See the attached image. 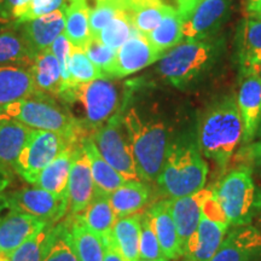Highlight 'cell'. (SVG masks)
<instances>
[{
    "instance_id": "d6986e66",
    "label": "cell",
    "mask_w": 261,
    "mask_h": 261,
    "mask_svg": "<svg viewBox=\"0 0 261 261\" xmlns=\"http://www.w3.org/2000/svg\"><path fill=\"white\" fill-rule=\"evenodd\" d=\"M152 226L166 259L177 260L182 256V247L177 225L171 213V200L163 198L148 208Z\"/></svg>"
},
{
    "instance_id": "4fadbf2b",
    "label": "cell",
    "mask_w": 261,
    "mask_h": 261,
    "mask_svg": "<svg viewBox=\"0 0 261 261\" xmlns=\"http://www.w3.org/2000/svg\"><path fill=\"white\" fill-rule=\"evenodd\" d=\"M236 102L243 123V145L252 143L261 122V77L253 70L242 71Z\"/></svg>"
},
{
    "instance_id": "ba28073f",
    "label": "cell",
    "mask_w": 261,
    "mask_h": 261,
    "mask_svg": "<svg viewBox=\"0 0 261 261\" xmlns=\"http://www.w3.org/2000/svg\"><path fill=\"white\" fill-rule=\"evenodd\" d=\"M127 98H128V93H127ZM125 106L102 127L94 130L91 138L96 144L99 154L110 166H113L127 180H135V179H139V175L137 172L125 125H123Z\"/></svg>"
},
{
    "instance_id": "8992f818",
    "label": "cell",
    "mask_w": 261,
    "mask_h": 261,
    "mask_svg": "<svg viewBox=\"0 0 261 261\" xmlns=\"http://www.w3.org/2000/svg\"><path fill=\"white\" fill-rule=\"evenodd\" d=\"M5 112L10 119L23 123L29 128L60 133L75 142L91 137L63 103L60 104L56 97L39 91L24 99L6 106Z\"/></svg>"
},
{
    "instance_id": "94428289",
    "label": "cell",
    "mask_w": 261,
    "mask_h": 261,
    "mask_svg": "<svg viewBox=\"0 0 261 261\" xmlns=\"http://www.w3.org/2000/svg\"><path fill=\"white\" fill-rule=\"evenodd\" d=\"M250 16H255V17H259V18H261V11H260V12H257V14H255V15H250Z\"/></svg>"
},
{
    "instance_id": "9c48e42d",
    "label": "cell",
    "mask_w": 261,
    "mask_h": 261,
    "mask_svg": "<svg viewBox=\"0 0 261 261\" xmlns=\"http://www.w3.org/2000/svg\"><path fill=\"white\" fill-rule=\"evenodd\" d=\"M71 143L80 142H75L60 133L32 128L27 143L16 161L14 171L28 184L34 185L42 169Z\"/></svg>"
},
{
    "instance_id": "603a6c76",
    "label": "cell",
    "mask_w": 261,
    "mask_h": 261,
    "mask_svg": "<svg viewBox=\"0 0 261 261\" xmlns=\"http://www.w3.org/2000/svg\"><path fill=\"white\" fill-rule=\"evenodd\" d=\"M236 51L242 71L261 63V18L247 16L241 21L236 34Z\"/></svg>"
},
{
    "instance_id": "5b68a950",
    "label": "cell",
    "mask_w": 261,
    "mask_h": 261,
    "mask_svg": "<svg viewBox=\"0 0 261 261\" xmlns=\"http://www.w3.org/2000/svg\"><path fill=\"white\" fill-rule=\"evenodd\" d=\"M58 99L67 107L80 126L92 136V133L110 120L121 108L119 90L110 77H100L90 83L68 87L60 94Z\"/></svg>"
},
{
    "instance_id": "44dd1931",
    "label": "cell",
    "mask_w": 261,
    "mask_h": 261,
    "mask_svg": "<svg viewBox=\"0 0 261 261\" xmlns=\"http://www.w3.org/2000/svg\"><path fill=\"white\" fill-rule=\"evenodd\" d=\"M151 200V190L148 182L135 179L126 180L109 195V201L117 219L142 213Z\"/></svg>"
},
{
    "instance_id": "6f0895ef",
    "label": "cell",
    "mask_w": 261,
    "mask_h": 261,
    "mask_svg": "<svg viewBox=\"0 0 261 261\" xmlns=\"http://www.w3.org/2000/svg\"><path fill=\"white\" fill-rule=\"evenodd\" d=\"M3 5H4V0H0V25H3Z\"/></svg>"
},
{
    "instance_id": "681fc988",
    "label": "cell",
    "mask_w": 261,
    "mask_h": 261,
    "mask_svg": "<svg viewBox=\"0 0 261 261\" xmlns=\"http://www.w3.org/2000/svg\"><path fill=\"white\" fill-rule=\"evenodd\" d=\"M261 11V0H246L244 3V12L247 16L255 15Z\"/></svg>"
},
{
    "instance_id": "2e32d148",
    "label": "cell",
    "mask_w": 261,
    "mask_h": 261,
    "mask_svg": "<svg viewBox=\"0 0 261 261\" xmlns=\"http://www.w3.org/2000/svg\"><path fill=\"white\" fill-rule=\"evenodd\" d=\"M227 231L228 226L202 215L197 228L182 248V256L188 261H210L219 249Z\"/></svg>"
},
{
    "instance_id": "9f6ffc18",
    "label": "cell",
    "mask_w": 261,
    "mask_h": 261,
    "mask_svg": "<svg viewBox=\"0 0 261 261\" xmlns=\"http://www.w3.org/2000/svg\"><path fill=\"white\" fill-rule=\"evenodd\" d=\"M250 70H253L254 73H256L261 77V63H259V64L256 65V67H254L253 69H250Z\"/></svg>"
},
{
    "instance_id": "c3c4849f",
    "label": "cell",
    "mask_w": 261,
    "mask_h": 261,
    "mask_svg": "<svg viewBox=\"0 0 261 261\" xmlns=\"http://www.w3.org/2000/svg\"><path fill=\"white\" fill-rule=\"evenodd\" d=\"M103 261H125L122 259V256L120 255V253L116 250V248L114 247L112 241L107 244L106 255H104Z\"/></svg>"
},
{
    "instance_id": "d6a6232c",
    "label": "cell",
    "mask_w": 261,
    "mask_h": 261,
    "mask_svg": "<svg viewBox=\"0 0 261 261\" xmlns=\"http://www.w3.org/2000/svg\"><path fill=\"white\" fill-rule=\"evenodd\" d=\"M71 238L80 261H103L106 243L98 234L90 230L77 217L67 218Z\"/></svg>"
},
{
    "instance_id": "4dcf8cb0",
    "label": "cell",
    "mask_w": 261,
    "mask_h": 261,
    "mask_svg": "<svg viewBox=\"0 0 261 261\" xmlns=\"http://www.w3.org/2000/svg\"><path fill=\"white\" fill-rule=\"evenodd\" d=\"M172 10V6L162 0H129L128 14L133 28L142 34L151 33L166 15Z\"/></svg>"
},
{
    "instance_id": "484cf974",
    "label": "cell",
    "mask_w": 261,
    "mask_h": 261,
    "mask_svg": "<svg viewBox=\"0 0 261 261\" xmlns=\"http://www.w3.org/2000/svg\"><path fill=\"white\" fill-rule=\"evenodd\" d=\"M31 71L37 91L52 97H60L63 91V77L60 62L52 54L51 48L37 54Z\"/></svg>"
},
{
    "instance_id": "f6af8a7d",
    "label": "cell",
    "mask_w": 261,
    "mask_h": 261,
    "mask_svg": "<svg viewBox=\"0 0 261 261\" xmlns=\"http://www.w3.org/2000/svg\"><path fill=\"white\" fill-rule=\"evenodd\" d=\"M202 215L207 219L214 221V223L230 226V223H228L226 215H225L223 207H221L220 202L218 200L217 195H215V190L202 205Z\"/></svg>"
},
{
    "instance_id": "db71d44e",
    "label": "cell",
    "mask_w": 261,
    "mask_h": 261,
    "mask_svg": "<svg viewBox=\"0 0 261 261\" xmlns=\"http://www.w3.org/2000/svg\"><path fill=\"white\" fill-rule=\"evenodd\" d=\"M10 117L8 116V114L5 112V107L0 106V121H4V120H9Z\"/></svg>"
},
{
    "instance_id": "6125c7cd",
    "label": "cell",
    "mask_w": 261,
    "mask_h": 261,
    "mask_svg": "<svg viewBox=\"0 0 261 261\" xmlns=\"http://www.w3.org/2000/svg\"><path fill=\"white\" fill-rule=\"evenodd\" d=\"M257 218H259V221H260V224H261V208H260L259 214H257Z\"/></svg>"
},
{
    "instance_id": "8fae6325",
    "label": "cell",
    "mask_w": 261,
    "mask_h": 261,
    "mask_svg": "<svg viewBox=\"0 0 261 261\" xmlns=\"http://www.w3.org/2000/svg\"><path fill=\"white\" fill-rule=\"evenodd\" d=\"M230 12L231 0H198L182 19V42L215 37Z\"/></svg>"
},
{
    "instance_id": "f5cc1de1",
    "label": "cell",
    "mask_w": 261,
    "mask_h": 261,
    "mask_svg": "<svg viewBox=\"0 0 261 261\" xmlns=\"http://www.w3.org/2000/svg\"><path fill=\"white\" fill-rule=\"evenodd\" d=\"M0 172H2V167H0ZM8 184V178L6 174H0V190H3Z\"/></svg>"
},
{
    "instance_id": "e575fe53",
    "label": "cell",
    "mask_w": 261,
    "mask_h": 261,
    "mask_svg": "<svg viewBox=\"0 0 261 261\" xmlns=\"http://www.w3.org/2000/svg\"><path fill=\"white\" fill-rule=\"evenodd\" d=\"M100 77L108 76L91 62L83 48L71 46L69 65H68V80L67 84H65L64 90L68 89V87L75 86V85L90 83V81L100 79Z\"/></svg>"
},
{
    "instance_id": "ac0fdd59",
    "label": "cell",
    "mask_w": 261,
    "mask_h": 261,
    "mask_svg": "<svg viewBox=\"0 0 261 261\" xmlns=\"http://www.w3.org/2000/svg\"><path fill=\"white\" fill-rule=\"evenodd\" d=\"M214 192V188H203L195 194L171 200V213L177 225L181 247L184 248L189 237L195 232L202 217V205Z\"/></svg>"
},
{
    "instance_id": "6da1fadb",
    "label": "cell",
    "mask_w": 261,
    "mask_h": 261,
    "mask_svg": "<svg viewBox=\"0 0 261 261\" xmlns=\"http://www.w3.org/2000/svg\"><path fill=\"white\" fill-rule=\"evenodd\" d=\"M123 125L139 179L148 184L158 181L172 140L167 123L138 107H127L126 103L123 109Z\"/></svg>"
},
{
    "instance_id": "d590c367",
    "label": "cell",
    "mask_w": 261,
    "mask_h": 261,
    "mask_svg": "<svg viewBox=\"0 0 261 261\" xmlns=\"http://www.w3.org/2000/svg\"><path fill=\"white\" fill-rule=\"evenodd\" d=\"M42 261H80L67 221L55 225L50 246Z\"/></svg>"
},
{
    "instance_id": "11a10c76",
    "label": "cell",
    "mask_w": 261,
    "mask_h": 261,
    "mask_svg": "<svg viewBox=\"0 0 261 261\" xmlns=\"http://www.w3.org/2000/svg\"><path fill=\"white\" fill-rule=\"evenodd\" d=\"M86 2H89V0H86ZM93 2H96V0H93ZM116 2H119L120 4L123 6V9H125V11L127 12V8H128V2H129V0H116Z\"/></svg>"
},
{
    "instance_id": "f35d334b",
    "label": "cell",
    "mask_w": 261,
    "mask_h": 261,
    "mask_svg": "<svg viewBox=\"0 0 261 261\" xmlns=\"http://www.w3.org/2000/svg\"><path fill=\"white\" fill-rule=\"evenodd\" d=\"M139 256L140 259L158 260L166 259L158 236L152 226L151 218L148 210L143 211L140 215V240H139Z\"/></svg>"
},
{
    "instance_id": "cb8c5ba5",
    "label": "cell",
    "mask_w": 261,
    "mask_h": 261,
    "mask_svg": "<svg viewBox=\"0 0 261 261\" xmlns=\"http://www.w3.org/2000/svg\"><path fill=\"white\" fill-rule=\"evenodd\" d=\"M35 56L37 54L18 25L11 24L0 29V67L21 65L31 68Z\"/></svg>"
},
{
    "instance_id": "836d02e7",
    "label": "cell",
    "mask_w": 261,
    "mask_h": 261,
    "mask_svg": "<svg viewBox=\"0 0 261 261\" xmlns=\"http://www.w3.org/2000/svg\"><path fill=\"white\" fill-rule=\"evenodd\" d=\"M145 37L148 38L150 44L162 54H166L171 48L181 44L182 17L179 15L178 10L172 8L171 11L163 17L161 23Z\"/></svg>"
},
{
    "instance_id": "9a60e30c",
    "label": "cell",
    "mask_w": 261,
    "mask_h": 261,
    "mask_svg": "<svg viewBox=\"0 0 261 261\" xmlns=\"http://www.w3.org/2000/svg\"><path fill=\"white\" fill-rule=\"evenodd\" d=\"M165 54L156 50L144 34L136 31L117 50V58L113 77H123L144 69L160 61Z\"/></svg>"
},
{
    "instance_id": "f1b7e54d",
    "label": "cell",
    "mask_w": 261,
    "mask_h": 261,
    "mask_svg": "<svg viewBox=\"0 0 261 261\" xmlns=\"http://www.w3.org/2000/svg\"><path fill=\"white\" fill-rule=\"evenodd\" d=\"M83 145L91 163V171L94 181V190L110 195L112 192L120 188L125 182V179L116 171L113 166H110L103 156L99 154L96 144L91 137H87L83 140Z\"/></svg>"
},
{
    "instance_id": "e0dca14e",
    "label": "cell",
    "mask_w": 261,
    "mask_h": 261,
    "mask_svg": "<svg viewBox=\"0 0 261 261\" xmlns=\"http://www.w3.org/2000/svg\"><path fill=\"white\" fill-rule=\"evenodd\" d=\"M46 226V223L32 215L10 211L0 219V252L11 257L22 243Z\"/></svg>"
},
{
    "instance_id": "7dc6e473",
    "label": "cell",
    "mask_w": 261,
    "mask_h": 261,
    "mask_svg": "<svg viewBox=\"0 0 261 261\" xmlns=\"http://www.w3.org/2000/svg\"><path fill=\"white\" fill-rule=\"evenodd\" d=\"M198 0H177L178 3V12L184 19L187 16L190 14L191 10L194 9V6L197 4Z\"/></svg>"
},
{
    "instance_id": "ab89813d",
    "label": "cell",
    "mask_w": 261,
    "mask_h": 261,
    "mask_svg": "<svg viewBox=\"0 0 261 261\" xmlns=\"http://www.w3.org/2000/svg\"><path fill=\"white\" fill-rule=\"evenodd\" d=\"M121 12L126 11L116 0H96L94 5L90 8L91 35L97 38L102 29Z\"/></svg>"
},
{
    "instance_id": "ffe728a7",
    "label": "cell",
    "mask_w": 261,
    "mask_h": 261,
    "mask_svg": "<svg viewBox=\"0 0 261 261\" xmlns=\"http://www.w3.org/2000/svg\"><path fill=\"white\" fill-rule=\"evenodd\" d=\"M65 8L18 25L35 54L50 48L64 32Z\"/></svg>"
},
{
    "instance_id": "8d00e7d4",
    "label": "cell",
    "mask_w": 261,
    "mask_h": 261,
    "mask_svg": "<svg viewBox=\"0 0 261 261\" xmlns=\"http://www.w3.org/2000/svg\"><path fill=\"white\" fill-rule=\"evenodd\" d=\"M57 225V224H56ZM55 225H47L12 253L10 261H42L50 246Z\"/></svg>"
},
{
    "instance_id": "60d3db41",
    "label": "cell",
    "mask_w": 261,
    "mask_h": 261,
    "mask_svg": "<svg viewBox=\"0 0 261 261\" xmlns=\"http://www.w3.org/2000/svg\"><path fill=\"white\" fill-rule=\"evenodd\" d=\"M85 54L90 58L91 62L99 68L108 77L113 79V73L115 69L117 51L104 45L98 38L91 37L84 47Z\"/></svg>"
},
{
    "instance_id": "bcb514c9",
    "label": "cell",
    "mask_w": 261,
    "mask_h": 261,
    "mask_svg": "<svg viewBox=\"0 0 261 261\" xmlns=\"http://www.w3.org/2000/svg\"><path fill=\"white\" fill-rule=\"evenodd\" d=\"M19 5V0H4L3 5V25H11L14 22L12 15L16 8Z\"/></svg>"
},
{
    "instance_id": "83f0119b",
    "label": "cell",
    "mask_w": 261,
    "mask_h": 261,
    "mask_svg": "<svg viewBox=\"0 0 261 261\" xmlns=\"http://www.w3.org/2000/svg\"><path fill=\"white\" fill-rule=\"evenodd\" d=\"M32 128L14 119L0 121V167L15 169Z\"/></svg>"
},
{
    "instance_id": "ee69618b",
    "label": "cell",
    "mask_w": 261,
    "mask_h": 261,
    "mask_svg": "<svg viewBox=\"0 0 261 261\" xmlns=\"http://www.w3.org/2000/svg\"><path fill=\"white\" fill-rule=\"evenodd\" d=\"M71 46H73V45L70 44V41L68 40L67 35H65L63 32L60 37L54 41V44H52L50 47L52 54L55 55V57L57 58V61L60 62L61 64L62 77H63V90L68 80V65H69Z\"/></svg>"
},
{
    "instance_id": "b9f144b4",
    "label": "cell",
    "mask_w": 261,
    "mask_h": 261,
    "mask_svg": "<svg viewBox=\"0 0 261 261\" xmlns=\"http://www.w3.org/2000/svg\"><path fill=\"white\" fill-rule=\"evenodd\" d=\"M67 2H69V0H32L19 12L12 25H19L28 21H32V19L39 18L41 16L48 15L51 12L57 11V10L63 9L68 5Z\"/></svg>"
},
{
    "instance_id": "d4e9b609",
    "label": "cell",
    "mask_w": 261,
    "mask_h": 261,
    "mask_svg": "<svg viewBox=\"0 0 261 261\" xmlns=\"http://www.w3.org/2000/svg\"><path fill=\"white\" fill-rule=\"evenodd\" d=\"M77 218L90 228L92 232L98 234L104 243L112 241V231L117 218L114 213L112 204L109 201V195L94 190L93 198Z\"/></svg>"
},
{
    "instance_id": "e7e4bbea",
    "label": "cell",
    "mask_w": 261,
    "mask_h": 261,
    "mask_svg": "<svg viewBox=\"0 0 261 261\" xmlns=\"http://www.w3.org/2000/svg\"><path fill=\"white\" fill-rule=\"evenodd\" d=\"M182 261H188V260H185V259H184V260H182Z\"/></svg>"
},
{
    "instance_id": "be15d7a7",
    "label": "cell",
    "mask_w": 261,
    "mask_h": 261,
    "mask_svg": "<svg viewBox=\"0 0 261 261\" xmlns=\"http://www.w3.org/2000/svg\"><path fill=\"white\" fill-rule=\"evenodd\" d=\"M257 135L261 137V122H260V127H259V130H257Z\"/></svg>"
},
{
    "instance_id": "52a82bcc",
    "label": "cell",
    "mask_w": 261,
    "mask_h": 261,
    "mask_svg": "<svg viewBox=\"0 0 261 261\" xmlns=\"http://www.w3.org/2000/svg\"><path fill=\"white\" fill-rule=\"evenodd\" d=\"M252 174L250 169L237 166L214 187L215 195L232 227L250 225L260 212L261 191Z\"/></svg>"
},
{
    "instance_id": "277c9868",
    "label": "cell",
    "mask_w": 261,
    "mask_h": 261,
    "mask_svg": "<svg viewBox=\"0 0 261 261\" xmlns=\"http://www.w3.org/2000/svg\"><path fill=\"white\" fill-rule=\"evenodd\" d=\"M224 39L181 42L166 52L159 62V73L177 89H185L207 76L223 57Z\"/></svg>"
},
{
    "instance_id": "7a4b0ae2",
    "label": "cell",
    "mask_w": 261,
    "mask_h": 261,
    "mask_svg": "<svg viewBox=\"0 0 261 261\" xmlns=\"http://www.w3.org/2000/svg\"><path fill=\"white\" fill-rule=\"evenodd\" d=\"M242 139L243 123L236 97H219L207 107L198 125L201 152L224 173Z\"/></svg>"
},
{
    "instance_id": "74e56055",
    "label": "cell",
    "mask_w": 261,
    "mask_h": 261,
    "mask_svg": "<svg viewBox=\"0 0 261 261\" xmlns=\"http://www.w3.org/2000/svg\"><path fill=\"white\" fill-rule=\"evenodd\" d=\"M133 32H135V28H133L128 14L121 12L102 29L97 38L104 45L117 51L128 40Z\"/></svg>"
},
{
    "instance_id": "3957f363",
    "label": "cell",
    "mask_w": 261,
    "mask_h": 261,
    "mask_svg": "<svg viewBox=\"0 0 261 261\" xmlns=\"http://www.w3.org/2000/svg\"><path fill=\"white\" fill-rule=\"evenodd\" d=\"M208 165L195 133H182L171 140L158 185L166 198H178L202 190L207 181Z\"/></svg>"
},
{
    "instance_id": "f546056e",
    "label": "cell",
    "mask_w": 261,
    "mask_h": 261,
    "mask_svg": "<svg viewBox=\"0 0 261 261\" xmlns=\"http://www.w3.org/2000/svg\"><path fill=\"white\" fill-rule=\"evenodd\" d=\"M142 213L117 219L112 231V242L125 261H138Z\"/></svg>"
},
{
    "instance_id": "1f68e13d",
    "label": "cell",
    "mask_w": 261,
    "mask_h": 261,
    "mask_svg": "<svg viewBox=\"0 0 261 261\" xmlns=\"http://www.w3.org/2000/svg\"><path fill=\"white\" fill-rule=\"evenodd\" d=\"M64 34L75 47L83 48L90 40V6L86 0H69L65 8Z\"/></svg>"
},
{
    "instance_id": "5bb4252c",
    "label": "cell",
    "mask_w": 261,
    "mask_h": 261,
    "mask_svg": "<svg viewBox=\"0 0 261 261\" xmlns=\"http://www.w3.org/2000/svg\"><path fill=\"white\" fill-rule=\"evenodd\" d=\"M261 259V230L252 224L233 227L210 261H257Z\"/></svg>"
},
{
    "instance_id": "7c38bea8",
    "label": "cell",
    "mask_w": 261,
    "mask_h": 261,
    "mask_svg": "<svg viewBox=\"0 0 261 261\" xmlns=\"http://www.w3.org/2000/svg\"><path fill=\"white\" fill-rule=\"evenodd\" d=\"M67 195L68 213L65 218H74L80 215L93 198L94 181L89 156L85 151L83 142L76 146L74 151L69 179H68Z\"/></svg>"
},
{
    "instance_id": "30bf717a",
    "label": "cell",
    "mask_w": 261,
    "mask_h": 261,
    "mask_svg": "<svg viewBox=\"0 0 261 261\" xmlns=\"http://www.w3.org/2000/svg\"><path fill=\"white\" fill-rule=\"evenodd\" d=\"M10 211L56 225L68 213V195H56L41 188H23L4 195Z\"/></svg>"
},
{
    "instance_id": "7bdbcfd3",
    "label": "cell",
    "mask_w": 261,
    "mask_h": 261,
    "mask_svg": "<svg viewBox=\"0 0 261 261\" xmlns=\"http://www.w3.org/2000/svg\"><path fill=\"white\" fill-rule=\"evenodd\" d=\"M234 162L261 175V139L243 145L237 151Z\"/></svg>"
},
{
    "instance_id": "680465c9",
    "label": "cell",
    "mask_w": 261,
    "mask_h": 261,
    "mask_svg": "<svg viewBox=\"0 0 261 261\" xmlns=\"http://www.w3.org/2000/svg\"><path fill=\"white\" fill-rule=\"evenodd\" d=\"M0 261H10V256L5 255L4 253L0 252Z\"/></svg>"
},
{
    "instance_id": "4316f807",
    "label": "cell",
    "mask_w": 261,
    "mask_h": 261,
    "mask_svg": "<svg viewBox=\"0 0 261 261\" xmlns=\"http://www.w3.org/2000/svg\"><path fill=\"white\" fill-rule=\"evenodd\" d=\"M80 143H71L68 145L50 165L42 169L37 182L33 187L41 188L56 195H67L71 161L75 149Z\"/></svg>"
},
{
    "instance_id": "f907efd6",
    "label": "cell",
    "mask_w": 261,
    "mask_h": 261,
    "mask_svg": "<svg viewBox=\"0 0 261 261\" xmlns=\"http://www.w3.org/2000/svg\"><path fill=\"white\" fill-rule=\"evenodd\" d=\"M31 2H32V0H19V5L17 6V8H16V10L14 11V15H12V18H14V22H15L16 17H17V16L19 15V12H21L22 10H23V9L25 8V6H27ZM14 22H12V23H14Z\"/></svg>"
},
{
    "instance_id": "7402d4cb",
    "label": "cell",
    "mask_w": 261,
    "mask_h": 261,
    "mask_svg": "<svg viewBox=\"0 0 261 261\" xmlns=\"http://www.w3.org/2000/svg\"><path fill=\"white\" fill-rule=\"evenodd\" d=\"M37 92L31 68L21 65L0 67V106L6 107Z\"/></svg>"
},
{
    "instance_id": "816d5d0a",
    "label": "cell",
    "mask_w": 261,
    "mask_h": 261,
    "mask_svg": "<svg viewBox=\"0 0 261 261\" xmlns=\"http://www.w3.org/2000/svg\"><path fill=\"white\" fill-rule=\"evenodd\" d=\"M6 208H8V204H6V198L4 195H0V219H2V217L4 214H3V212H4ZM9 210V208H8Z\"/></svg>"
},
{
    "instance_id": "91938a15",
    "label": "cell",
    "mask_w": 261,
    "mask_h": 261,
    "mask_svg": "<svg viewBox=\"0 0 261 261\" xmlns=\"http://www.w3.org/2000/svg\"><path fill=\"white\" fill-rule=\"evenodd\" d=\"M138 261H169L168 259H158V260H148V259H139Z\"/></svg>"
}]
</instances>
